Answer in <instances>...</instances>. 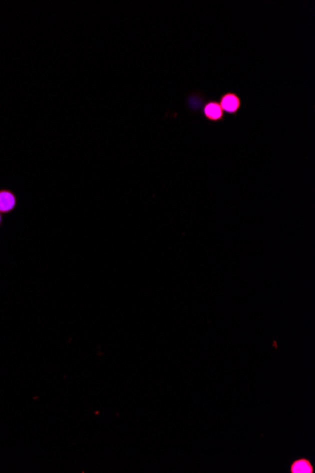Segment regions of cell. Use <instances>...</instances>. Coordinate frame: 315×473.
Here are the masks:
<instances>
[{
	"instance_id": "obj_1",
	"label": "cell",
	"mask_w": 315,
	"mask_h": 473,
	"mask_svg": "<svg viewBox=\"0 0 315 473\" xmlns=\"http://www.w3.org/2000/svg\"><path fill=\"white\" fill-rule=\"evenodd\" d=\"M16 204L14 195L9 191H0V212L7 213L11 211Z\"/></svg>"
},
{
	"instance_id": "obj_2",
	"label": "cell",
	"mask_w": 315,
	"mask_h": 473,
	"mask_svg": "<svg viewBox=\"0 0 315 473\" xmlns=\"http://www.w3.org/2000/svg\"><path fill=\"white\" fill-rule=\"evenodd\" d=\"M292 472L294 473H311L313 468L306 460H299L292 467Z\"/></svg>"
},
{
	"instance_id": "obj_3",
	"label": "cell",
	"mask_w": 315,
	"mask_h": 473,
	"mask_svg": "<svg viewBox=\"0 0 315 473\" xmlns=\"http://www.w3.org/2000/svg\"><path fill=\"white\" fill-rule=\"evenodd\" d=\"M222 106L225 110H227L229 112H233L238 108V99L234 95H228L224 98V100L222 102Z\"/></svg>"
},
{
	"instance_id": "obj_4",
	"label": "cell",
	"mask_w": 315,
	"mask_h": 473,
	"mask_svg": "<svg viewBox=\"0 0 315 473\" xmlns=\"http://www.w3.org/2000/svg\"><path fill=\"white\" fill-rule=\"evenodd\" d=\"M206 114L211 118H218L221 115V109L217 104H210L206 107Z\"/></svg>"
},
{
	"instance_id": "obj_5",
	"label": "cell",
	"mask_w": 315,
	"mask_h": 473,
	"mask_svg": "<svg viewBox=\"0 0 315 473\" xmlns=\"http://www.w3.org/2000/svg\"><path fill=\"white\" fill-rule=\"evenodd\" d=\"M0 223H1V215H0Z\"/></svg>"
}]
</instances>
